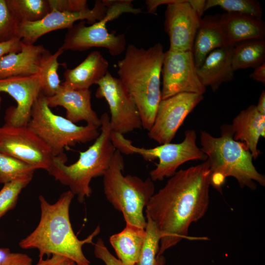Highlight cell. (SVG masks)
<instances>
[{
  "label": "cell",
  "mask_w": 265,
  "mask_h": 265,
  "mask_svg": "<svg viewBox=\"0 0 265 265\" xmlns=\"http://www.w3.org/2000/svg\"><path fill=\"white\" fill-rule=\"evenodd\" d=\"M97 84L95 96L104 98L110 112L112 131L122 135L142 128L138 110L121 80L108 71Z\"/></svg>",
  "instance_id": "cell-11"
},
{
  "label": "cell",
  "mask_w": 265,
  "mask_h": 265,
  "mask_svg": "<svg viewBox=\"0 0 265 265\" xmlns=\"http://www.w3.org/2000/svg\"><path fill=\"white\" fill-rule=\"evenodd\" d=\"M46 49L42 45L23 42L21 51L10 53L0 60V79L39 73L40 61Z\"/></svg>",
  "instance_id": "cell-22"
},
{
  "label": "cell",
  "mask_w": 265,
  "mask_h": 265,
  "mask_svg": "<svg viewBox=\"0 0 265 265\" xmlns=\"http://www.w3.org/2000/svg\"><path fill=\"white\" fill-rule=\"evenodd\" d=\"M19 23L37 22L51 11L49 0H7Z\"/></svg>",
  "instance_id": "cell-27"
},
{
  "label": "cell",
  "mask_w": 265,
  "mask_h": 265,
  "mask_svg": "<svg viewBox=\"0 0 265 265\" xmlns=\"http://www.w3.org/2000/svg\"><path fill=\"white\" fill-rule=\"evenodd\" d=\"M159 43L144 49L133 44L126 47L117 63L119 79L138 110L142 127L149 131L161 100L160 76L164 55Z\"/></svg>",
  "instance_id": "cell-3"
},
{
  "label": "cell",
  "mask_w": 265,
  "mask_h": 265,
  "mask_svg": "<svg viewBox=\"0 0 265 265\" xmlns=\"http://www.w3.org/2000/svg\"><path fill=\"white\" fill-rule=\"evenodd\" d=\"M188 1L192 8L201 18L202 15L206 11V1L204 0H188Z\"/></svg>",
  "instance_id": "cell-40"
},
{
  "label": "cell",
  "mask_w": 265,
  "mask_h": 265,
  "mask_svg": "<svg viewBox=\"0 0 265 265\" xmlns=\"http://www.w3.org/2000/svg\"><path fill=\"white\" fill-rule=\"evenodd\" d=\"M250 78L257 81L265 84V62L254 68L249 76Z\"/></svg>",
  "instance_id": "cell-39"
},
{
  "label": "cell",
  "mask_w": 265,
  "mask_h": 265,
  "mask_svg": "<svg viewBox=\"0 0 265 265\" xmlns=\"http://www.w3.org/2000/svg\"><path fill=\"white\" fill-rule=\"evenodd\" d=\"M0 92L9 94L17 104L16 106H11L6 110L5 124L27 127L33 104L41 93L39 74L0 79Z\"/></svg>",
  "instance_id": "cell-15"
},
{
  "label": "cell",
  "mask_w": 265,
  "mask_h": 265,
  "mask_svg": "<svg viewBox=\"0 0 265 265\" xmlns=\"http://www.w3.org/2000/svg\"><path fill=\"white\" fill-rule=\"evenodd\" d=\"M32 259L27 255L11 253L2 265H31Z\"/></svg>",
  "instance_id": "cell-36"
},
{
  "label": "cell",
  "mask_w": 265,
  "mask_h": 265,
  "mask_svg": "<svg viewBox=\"0 0 265 265\" xmlns=\"http://www.w3.org/2000/svg\"><path fill=\"white\" fill-rule=\"evenodd\" d=\"M108 67V62L102 54L93 51L77 66L64 72L61 84L74 89H89L105 76Z\"/></svg>",
  "instance_id": "cell-21"
},
{
  "label": "cell",
  "mask_w": 265,
  "mask_h": 265,
  "mask_svg": "<svg viewBox=\"0 0 265 265\" xmlns=\"http://www.w3.org/2000/svg\"><path fill=\"white\" fill-rule=\"evenodd\" d=\"M233 47L227 46L211 52L202 65L197 69V75L202 84L210 86L214 92L224 82L231 81L234 71L232 63Z\"/></svg>",
  "instance_id": "cell-19"
},
{
  "label": "cell",
  "mask_w": 265,
  "mask_h": 265,
  "mask_svg": "<svg viewBox=\"0 0 265 265\" xmlns=\"http://www.w3.org/2000/svg\"><path fill=\"white\" fill-rule=\"evenodd\" d=\"M106 10L102 0H96L92 9L81 12L71 13L52 10L37 22L19 24L17 36L25 44H34L43 35L56 30L68 29L78 21L85 20L91 25L100 21L106 16Z\"/></svg>",
  "instance_id": "cell-14"
},
{
  "label": "cell",
  "mask_w": 265,
  "mask_h": 265,
  "mask_svg": "<svg viewBox=\"0 0 265 265\" xmlns=\"http://www.w3.org/2000/svg\"><path fill=\"white\" fill-rule=\"evenodd\" d=\"M201 20L188 0H177L167 4L164 29L169 38V50L191 51Z\"/></svg>",
  "instance_id": "cell-16"
},
{
  "label": "cell",
  "mask_w": 265,
  "mask_h": 265,
  "mask_svg": "<svg viewBox=\"0 0 265 265\" xmlns=\"http://www.w3.org/2000/svg\"><path fill=\"white\" fill-rule=\"evenodd\" d=\"M11 253L9 249L0 248V265H2Z\"/></svg>",
  "instance_id": "cell-42"
},
{
  "label": "cell",
  "mask_w": 265,
  "mask_h": 265,
  "mask_svg": "<svg viewBox=\"0 0 265 265\" xmlns=\"http://www.w3.org/2000/svg\"><path fill=\"white\" fill-rule=\"evenodd\" d=\"M231 125L221 127V135L214 137L201 131L200 148L207 156L211 172V186L219 191L227 177L235 178L241 188L256 189V183L265 186V177L253 164V158L247 146L234 139Z\"/></svg>",
  "instance_id": "cell-4"
},
{
  "label": "cell",
  "mask_w": 265,
  "mask_h": 265,
  "mask_svg": "<svg viewBox=\"0 0 265 265\" xmlns=\"http://www.w3.org/2000/svg\"><path fill=\"white\" fill-rule=\"evenodd\" d=\"M107 10L101 20L87 26L85 21H81L68 29L60 49L62 50L84 51L94 47L107 49L115 56L126 49V39L124 33L116 35L106 28L108 22L118 18L125 13L134 14L135 8L131 0H103Z\"/></svg>",
  "instance_id": "cell-9"
},
{
  "label": "cell",
  "mask_w": 265,
  "mask_h": 265,
  "mask_svg": "<svg viewBox=\"0 0 265 265\" xmlns=\"http://www.w3.org/2000/svg\"><path fill=\"white\" fill-rule=\"evenodd\" d=\"M51 11L79 12L88 9L86 0H49Z\"/></svg>",
  "instance_id": "cell-33"
},
{
  "label": "cell",
  "mask_w": 265,
  "mask_h": 265,
  "mask_svg": "<svg viewBox=\"0 0 265 265\" xmlns=\"http://www.w3.org/2000/svg\"><path fill=\"white\" fill-rule=\"evenodd\" d=\"M36 265H77V264L73 261L64 257L53 255L46 259H39Z\"/></svg>",
  "instance_id": "cell-37"
},
{
  "label": "cell",
  "mask_w": 265,
  "mask_h": 265,
  "mask_svg": "<svg viewBox=\"0 0 265 265\" xmlns=\"http://www.w3.org/2000/svg\"><path fill=\"white\" fill-rule=\"evenodd\" d=\"M0 152L35 169L49 170L54 156L50 147L27 127L4 124L0 128Z\"/></svg>",
  "instance_id": "cell-10"
},
{
  "label": "cell",
  "mask_w": 265,
  "mask_h": 265,
  "mask_svg": "<svg viewBox=\"0 0 265 265\" xmlns=\"http://www.w3.org/2000/svg\"><path fill=\"white\" fill-rule=\"evenodd\" d=\"M161 100L181 93L203 95L206 90L197 73L191 51L164 53L161 73Z\"/></svg>",
  "instance_id": "cell-12"
},
{
  "label": "cell",
  "mask_w": 265,
  "mask_h": 265,
  "mask_svg": "<svg viewBox=\"0 0 265 265\" xmlns=\"http://www.w3.org/2000/svg\"><path fill=\"white\" fill-rule=\"evenodd\" d=\"M227 46L219 18L207 17L202 19L191 50L196 68L202 65L211 52Z\"/></svg>",
  "instance_id": "cell-24"
},
{
  "label": "cell",
  "mask_w": 265,
  "mask_h": 265,
  "mask_svg": "<svg viewBox=\"0 0 265 265\" xmlns=\"http://www.w3.org/2000/svg\"><path fill=\"white\" fill-rule=\"evenodd\" d=\"M219 6L226 12L236 13L261 19L263 8L259 2L254 0H208L205 10Z\"/></svg>",
  "instance_id": "cell-30"
},
{
  "label": "cell",
  "mask_w": 265,
  "mask_h": 265,
  "mask_svg": "<svg viewBox=\"0 0 265 265\" xmlns=\"http://www.w3.org/2000/svg\"><path fill=\"white\" fill-rule=\"evenodd\" d=\"M265 41L256 39L241 42L233 48L232 63L234 71L255 68L265 62Z\"/></svg>",
  "instance_id": "cell-25"
},
{
  "label": "cell",
  "mask_w": 265,
  "mask_h": 265,
  "mask_svg": "<svg viewBox=\"0 0 265 265\" xmlns=\"http://www.w3.org/2000/svg\"><path fill=\"white\" fill-rule=\"evenodd\" d=\"M231 125L234 139L244 143L256 159L260 153L257 148L259 139L265 137V115L259 113L255 105H250L234 118Z\"/></svg>",
  "instance_id": "cell-20"
},
{
  "label": "cell",
  "mask_w": 265,
  "mask_h": 265,
  "mask_svg": "<svg viewBox=\"0 0 265 265\" xmlns=\"http://www.w3.org/2000/svg\"><path fill=\"white\" fill-rule=\"evenodd\" d=\"M19 24L7 0H0V42L18 37L17 31Z\"/></svg>",
  "instance_id": "cell-32"
},
{
  "label": "cell",
  "mask_w": 265,
  "mask_h": 265,
  "mask_svg": "<svg viewBox=\"0 0 265 265\" xmlns=\"http://www.w3.org/2000/svg\"><path fill=\"white\" fill-rule=\"evenodd\" d=\"M100 120L99 135L86 150L80 152L77 161L66 165L67 158L63 154L54 157L48 171L56 181L69 186L80 203L90 196L92 179L104 176L116 150L111 141L112 130L108 114L104 113Z\"/></svg>",
  "instance_id": "cell-5"
},
{
  "label": "cell",
  "mask_w": 265,
  "mask_h": 265,
  "mask_svg": "<svg viewBox=\"0 0 265 265\" xmlns=\"http://www.w3.org/2000/svg\"><path fill=\"white\" fill-rule=\"evenodd\" d=\"M91 94L89 89H74L61 84L54 95L46 98L50 108L63 107L66 111V118L73 123L85 121L99 128L101 120L92 109Z\"/></svg>",
  "instance_id": "cell-17"
},
{
  "label": "cell",
  "mask_w": 265,
  "mask_h": 265,
  "mask_svg": "<svg viewBox=\"0 0 265 265\" xmlns=\"http://www.w3.org/2000/svg\"><path fill=\"white\" fill-rule=\"evenodd\" d=\"M146 236L138 265H165L163 255L158 256L161 233L155 223L147 218Z\"/></svg>",
  "instance_id": "cell-28"
},
{
  "label": "cell",
  "mask_w": 265,
  "mask_h": 265,
  "mask_svg": "<svg viewBox=\"0 0 265 265\" xmlns=\"http://www.w3.org/2000/svg\"><path fill=\"white\" fill-rule=\"evenodd\" d=\"M64 52L59 48L54 53H52L46 49L42 54L39 74L41 92L46 97L54 95L61 86L58 74V67L61 64L58 62V58Z\"/></svg>",
  "instance_id": "cell-26"
},
{
  "label": "cell",
  "mask_w": 265,
  "mask_h": 265,
  "mask_svg": "<svg viewBox=\"0 0 265 265\" xmlns=\"http://www.w3.org/2000/svg\"><path fill=\"white\" fill-rule=\"evenodd\" d=\"M219 21L227 46L234 47L246 40L265 38V26L261 19L225 12L220 16Z\"/></svg>",
  "instance_id": "cell-18"
},
{
  "label": "cell",
  "mask_w": 265,
  "mask_h": 265,
  "mask_svg": "<svg viewBox=\"0 0 265 265\" xmlns=\"http://www.w3.org/2000/svg\"><path fill=\"white\" fill-rule=\"evenodd\" d=\"M27 127L50 147L54 157L64 154V149L69 146L95 140L100 134L95 126H78L55 114L41 92L33 104Z\"/></svg>",
  "instance_id": "cell-8"
},
{
  "label": "cell",
  "mask_w": 265,
  "mask_h": 265,
  "mask_svg": "<svg viewBox=\"0 0 265 265\" xmlns=\"http://www.w3.org/2000/svg\"><path fill=\"white\" fill-rule=\"evenodd\" d=\"M203 98L201 94L181 93L161 100L148 136L160 145L170 143L186 118Z\"/></svg>",
  "instance_id": "cell-13"
},
{
  "label": "cell",
  "mask_w": 265,
  "mask_h": 265,
  "mask_svg": "<svg viewBox=\"0 0 265 265\" xmlns=\"http://www.w3.org/2000/svg\"><path fill=\"white\" fill-rule=\"evenodd\" d=\"M95 257L102 260L106 265H125L108 251L102 238H99L94 244Z\"/></svg>",
  "instance_id": "cell-34"
},
{
  "label": "cell",
  "mask_w": 265,
  "mask_h": 265,
  "mask_svg": "<svg viewBox=\"0 0 265 265\" xmlns=\"http://www.w3.org/2000/svg\"><path fill=\"white\" fill-rule=\"evenodd\" d=\"M211 172L208 159L177 171L152 196L146 209V218L161 233L158 256L183 239H206L188 235L190 225L202 218L210 202Z\"/></svg>",
  "instance_id": "cell-1"
},
{
  "label": "cell",
  "mask_w": 265,
  "mask_h": 265,
  "mask_svg": "<svg viewBox=\"0 0 265 265\" xmlns=\"http://www.w3.org/2000/svg\"><path fill=\"white\" fill-rule=\"evenodd\" d=\"M145 236V229L126 223L122 231L110 237L109 242L124 265H138Z\"/></svg>",
  "instance_id": "cell-23"
},
{
  "label": "cell",
  "mask_w": 265,
  "mask_h": 265,
  "mask_svg": "<svg viewBox=\"0 0 265 265\" xmlns=\"http://www.w3.org/2000/svg\"><path fill=\"white\" fill-rule=\"evenodd\" d=\"M74 196L69 190L63 192L55 203L51 204L40 195V221L33 231L19 242L20 247L37 249L39 259L45 255H57L73 261L77 265H90V261L83 253L82 246L93 243L100 228L97 227L84 239L80 240L77 238L69 215L70 206Z\"/></svg>",
  "instance_id": "cell-2"
},
{
  "label": "cell",
  "mask_w": 265,
  "mask_h": 265,
  "mask_svg": "<svg viewBox=\"0 0 265 265\" xmlns=\"http://www.w3.org/2000/svg\"><path fill=\"white\" fill-rule=\"evenodd\" d=\"M36 169L14 157L0 152V183L3 184L26 177H32Z\"/></svg>",
  "instance_id": "cell-29"
},
{
  "label": "cell",
  "mask_w": 265,
  "mask_h": 265,
  "mask_svg": "<svg viewBox=\"0 0 265 265\" xmlns=\"http://www.w3.org/2000/svg\"><path fill=\"white\" fill-rule=\"evenodd\" d=\"M177 0H147L145 1L148 12L155 14L157 8L162 4H168L174 2Z\"/></svg>",
  "instance_id": "cell-38"
},
{
  "label": "cell",
  "mask_w": 265,
  "mask_h": 265,
  "mask_svg": "<svg viewBox=\"0 0 265 265\" xmlns=\"http://www.w3.org/2000/svg\"><path fill=\"white\" fill-rule=\"evenodd\" d=\"M258 111L261 114L265 115V91L263 90L259 98L257 105L256 106Z\"/></svg>",
  "instance_id": "cell-41"
},
{
  "label": "cell",
  "mask_w": 265,
  "mask_h": 265,
  "mask_svg": "<svg viewBox=\"0 0 265 265\" xmlns=\"http://www.w3.org/2000/svg\"><path fill=\"white\" fill-rule=\"evenodd\" d=\"M23 42L19 37L0 42V60L10 53H18L21 51Z\"/></svg>",
  "instance_id": "cell-35"
},
{
  "label": "cell",
  "mask_w": 265,
  "mask_h": 265,
  "mask_svg": "<svg viewBox=\"0 0 265 265\" xmlns=\"http://www.w3.org/2000/svg\"><path fill=\"white\" fill-rule=\"evenodd\" d=\"M111 138L116 150L122 154H138L146 161L159 159L156 167L149 173L153 182L171 177L180 165L187 161L207 159V156L196 144L197 135L194 130H186L180 143L170 142L151 148L135 146L124 135L112 131Z\"/></svg>",
  "instance_id": "cell-7"
},
{
  "label": "cell",
  "mask_w": 265,
  "mask_h": 265,
  "mask_svg": "<svg viewBox=\"0 0 265 265\" xmlns=\"http://www.w3.org/2000/svg\"><path fill=\"white\" fill-rule=\"evenodd\" d=\"M32 177L19 179L6 184L0 190V218L16 204L19 195Z\"/></svg>",
  "instance_id": "cell-31"
},
{
  "label": "cell",
  "mask_w": 265,
  "mask_h": 265,
  "mask_svg": "<svg viewBox=\"0 0 265 265\" xmlns=\"http://www.w3.org/2000/svg\"><path fill=\"white\" fill-rule=\"evenodd\" d=\"M124 160L116 150L110 164L103 176L104 191L112 206L123 215L126 223L145 229L143 210L155 193L154 182L131 175H123Z\"/></svg>",
  "instance_id": "cell-6"
},
{
  "label": "cell",
  "mask_w": 265,
  "mask_h": 265,
  "mask_svg": "<svg viewBox=\"0 0 265 265\" xmlns=\"http://www.w3.org/2000/svg\"><path fill=\"white\" fill-rule=\"evenodd\" d=\"M1 102V97H0V106Z\"/></svg>",
  "instance_id": "cell-43"
}]
</instances>
